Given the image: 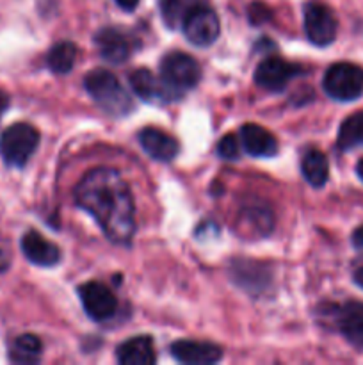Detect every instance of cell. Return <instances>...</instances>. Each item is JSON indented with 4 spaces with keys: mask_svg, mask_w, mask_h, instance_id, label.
Masks as SVG:
<instances>
[{
    "mask_svg": "<svg viewBox=\"0 0 363 365\" xmlns=\"http://www.w3.org/2000/svg\"><path fill=\"white\" fill-rule=\"evenodd\" d=\"M274 227V217L269 207L263 205H248L242 209L241 217H238V230L244 235H253L255 237H263L269 235Z\"/></svg>",
    "mask_w": 363,
    "mask_h": 365,
    "instance_id": "cell-18",
    "label": "cell"
},
{
    "mask_svg": "<svg viewBox=\"0 0 363 365\" xmlns=\"http://www.w3.org/2000/svg\"><path fill=\"white\" fill-rule=\"evenodd\" d=\"M322 88L330 98L352 102L363 95V68L352 63H337L327 68Z\"/></svg>",
    "mask_w": 363,
    "mask_h": 365,
    "instance_id": "cell-4",
    "label": "cell"
},
{
    "mask_svg": "<svg viewBox=\"0 0 363 365\" xmlns=\"http://www.w3.org/2000/svg\"><path fill=\"white\" fill-rule=\"evenodd\" d=\"M217 153L226 160H237L241 157V139L233 134H226L217 145Z\"/></svg>",
    "mask_w": 363,
    "mask_h": 365,
    "instance_id": "cell-24",
    "label": "cell"
},
{
    "mask_svg": "<svg viewBox=\"0 0 363 365\" xmlns=\"http://www.w3.org/2000/svg\"><path fill=\"white\" fill-rule=\"evenodd\" d=\"M301 173L305 180L313 187H322L330 177L327 157L319 150H308L301 160Z\"/></svg>",
    "mask_w": 363,
    "mask_h": 365,
    "instance_id": "cell-19",
    "label": "cell"
},
{
    "mask_svg": "<svg viewBox=\"0 0 363 365\" xmlns=\"http://www.w3.org/2000/svg\"><path fill=\"white\" fill-rule=\"evenodd\" d=\"M114 2H116L117 6L121 7V9H125V11H134L135 7H137L139 0H114Z\"/></svg>",
    "mask_w": 363,
    "mask_h": 365,
    "instance_id": "cell-28",
    "label": "cell"
},
{
    "mask_svg": "<svg viewBox=\"0 0 363 365\" xmlns=\"http://www.w3.org/2000/svg\"><path fill=\"white\" fill-rule=\"evenodd\" d=\"M39 145V132L28 123H14L0 138V155L7 166L23 168Z\"/></svg>",
    "mask_w": 363,
    "mask_h": 365,
    "instance_id": "cell-3",
    "label": "cell"
},
{
    "mask_svg": "<svg viewBox=\"0 0 363 365\" xmlns=\"http://www.w3.org/2000/svg\"><path fill=\"white\" fill-rule=\"evenodd\" d=\"M139 145L152 159L159 163H171L180 153V145L173 135L159 130V128L146 127L137 134Z\"/></svg>",
    "mask_w": 363,
    "mask_h": 365,
    "instance_id": "cell-14",
    "label": "cell"
},
{
    "mask_svg": "<svg viewBox=\"0 0 363 365\" xmlns=\"http://www.w3.org/2000/svg\"><path fill=\"white\" fill-rule=\"evenodd\" d=\"M130 86L135 95L146 103H155V106H166L182 98L180 93L171 89L162 77H157L149 70H135L130 73Z\"/></svg>",
    "mask_w": 363,
    "mask_h": 365,
    "instance_id": "cell-10",
    "label": "cell"
},
{
    "mask_svg": "<svg viewBox=\"0 0 363 365\" xmlns=\"http://www.w3.org/2000/svg\"><path fill=\"white\" fill-rule=\"evenodd\" d=\"M333 323L342 337L354 348L363 349V303L347 302L333 307Z\"/></svg>",
    "mask_w": 363,
    "mask_h": 365,
    "instance_id": "cell-11",
    "label": "cell"
},
{
    "mask_svg": "<svg viewBox=\"0 0 363 365\" xmlns=\"http://www.w3.org/2000/svg\"><path fill=\"white\" fill-rule=\"evenodd\" d=\"M302 73L298 64H292L281 57H267L258 64L255 71V82L260 88L267 89L270 93L283 91L288 86V82L294 77Z\"/></svg>",
    "mask_w": 363,
    "mask_h": 365,
    "instance_id": "cell-9",
    "label": "cell"
},
{
    "mask_svg": "<svg viewBox=\"0 0 363 365\" xmlns=\"http://www.w3.org/2000/svg\"><path fill=\"white\" fill-rule=\"evenodd\" d=\"M337 145L344 152L363 146V110L344 120L340 130H338Z\"/></svg>",
    "mask_w": 363,
    "mask_h": 365,
    "instance_id": "cell-22",
    "label": "cell"
},
{
    "mask_svg": "<svg viewBox=\"0 0 363 365\" xmlns=\"http://www.w3.org/2000/svg\"><path fill=\"white\" fill-rule=\"evenodd\" d=\"M77 46L71 41H60L50 48L46 56V64L53 73H68L77 61Z\"/></svg>",
    "mask_w": 363,
    "mask_h": 365,
    "instance_id": "cell-21",
    "label": "cell"
},
{
    "mask_svg": "<svg viewBox=\"0 0 363 365\" xmlns=\"http://www.w3.org/2000/svg\"><path fill=\"white\" fill-rule=\"evenodd\" d=\"M85 91L96 106L110 116H125L134 109V100L109 70H93L84 78Z\"/></svg>",
    "mask_w": 363,
    "mask_h": 365,
    "instance_id": "cell-2",
    "label": "cell"
},
{
    "mask_svg": "<svg viewBox=\"0 0 363 365\" xmlns=\"http://www.w3.org/2000/svg\"><path fill=\"white\" fill-rule=\"evenodd\" d=\"M78 207L91 214L103 234L117 245H128L135 232V205L128 184L112 168H95L75 187Z\"/></svg>",
    "mask_w": 363,
    "mask_h": 365,
    "instance_id": "cell-1",
    "label": "cell"
},
{
    "mask_svg": "<svg viewBox=\"0 0 363 365\" xmlns=\"http://www.w3.org/2000/svg\"><path fill=\"white\" fill-rule=\"evenodd\" d=\"M352 280H354V284L358 285L359 289H363V266L358 267V269L354 271V274H352Z\"/></svg>",
    "mask_w": 363,
    "mask_h": 365,
    "instance_id": "cell-29",
    "label": "cell"
},
{
    "mask_svg": "<svg viewBox=\"0 0 363 365\" xmlns=\"http://www.w3.org/2000/svg\"><path fill=\"white\" fill-rule=\"evenodd\" d=\"M185 38L196 46H209L219 38V18L210 7L194 6L182 24Z\"/></svg>",
    "mask_w": 363,
    "mask_h": 365,
    "instance_id": "cell-6",
    "label": "cell"
},
{
    "mask_svg": "<svg viewBox=\"0 0 363 365\" xmlns=\"http://www.w3.org/2000/svg\"><path fill=\"white\" fill-rule=\"evenodd\" d=\"M95 45L102 59L110 64L125 63L132 53V39L123 31L114 27H105L96 32Z\"/></svg>",
    "mask_w": 363,
    "mask_h": 365,
    "instance_id": "cell-12",
    "label": "cell"
},
{
    "mask_svg": "<svg viewBox=\"0 0 363 365\" xmlns=\"http://www.w3.org/2000/svg\"><path fill=\"white\" fill-rule=\"evenodd\" d=\"M78 298L85 314L96 323H105L117 310L116 296L102 282H88L78 287Z\"/></svg>",
    "mask_w": 363,
    "mask_h": 365,
    "instance_id": "cell-8",
    "label": "cell"
},
{
    "mask_svg": "<svg viewBox=\"0 0 363 365\" xmlns=\"http://www.w3.org/2000/svg\"><path fill=\"white\" fill-rule=\"evenodd\" d=\"M43 344L36 335L25 334L14 339L9 349V359L14 364H36L41 359Z\"/></svg>",
    "mask_w": 363,
    "mask_h": 365,
    "instance_id": "cell-20",
    "label": "cell"
},
{
    "mask_svg": "<svg viewBox=\"0 0 363 365\" xmlns=\"http://www.w3.org/2000/svg\"><path fill=\"white\" fill-rule=\"evenodd\" d=\"M241 146L253 157H273L278 152V141L269 130L256 123H246L241 128Z\"/></svg>",
    "mask_w": 363,
    "mask_h": 365,
    "instance_id": "cell-16",
    "label": "cell"
},
{
    "mask_svg": "<svg viewBox=\"0 0 363 365\" xmlns=\"http://www.w3.org/2000/svg\"><path fill=\"white\" fill-rule=\"evenodd\" d=\"M267 16H269V7H265L263 4H253L249 7V18H251V21L255 25H260L262 21H265Z\"/></svg>",
    "mask_w": 363,
    "mask_h": 365,
    "instance_id": "cell-25",
    "label": "cell"
},
{
    "mask_svg": "<svg viewBox=\"0 0 363 365\" xmlns=\"http://www.w3.org/2000/svg\"><path fill=\"white\" fill-rule=\"evenodd\" d=\"M116 356L121 365H153L157 362L155 346L148 335H137L125 341L117 348Z\"/></svg>",
    "mask_w": 363,
    "mask_h": 365,
    "instance_id": "cell-17",
    "label": "cell"
},
{
    "mask_svg": "<svg viewBox=\"0 0 363 365\" xmlns=\"http://www.w3.org/2000/svg\"><path fill=\"white\" fill-rule=\"evenodd\" d=\"M7 264H9V260H7L6 252H2V250H0V271L7 269Z\"/></svg>",
    "mask_w": 363,
    "mask_h": 365,
    "instance_id": "cell-30",
    "label": "cell"
},
{
    "mask_svg": "<svg viewBox=\"0 0 363 365\" xmlns=\"http://www.w3.org/2000/svg\"><path fill=\"white\" fill-rule=\"evenodd\" d=\"M338 21L333 11L324 4L312 2L305 7V32L315 46H327L335 41Z\"/></svg>",
    "mask_w": 363,
    "mask_h": 365,
    "instance_id": "cell-7",
    "label": "cell"
},
{
    "mask_svg": "<svg viewBox=\"0 0 363 365\" xmlns=\"http://www.w3.org/2000/svg\"><path fill=\"white\" fill-rule=\"evenodd\" d=\"M194 6H198L196 0H159L160 16L169 29L182 27L185 16Z\"/></svg>",
    "mask_w": 363,
    "mask_h": 365,
    "instance_id": "cell-23",
    "label": "cell"
},
{
    "mask_svg": "<svg viewBox=\"0 0 363 365\" xmlns=\"http://www.w3.org/2000/svg\"><path fill=\"white\" fill-rule=\"evenodd\" d=\"M351 242H352V248H354L356 252L362 253V255H363V227L356 228V230L352 232Z\"/></svg>",
    "mask_w": 363,
    "mask_h": 365,
    "instance_id": "cell-26",
    "label": "cell"
},
{
    "mask_svg": "<svg viewBox=\"0 0 363 365\" xmlns=\"http://www.w3.org/2000/svg\"><path fill=\"white\" fill-rule=\"evenodd\" d=\"M21 252L28 262L39 267H52L60 260L59 248L36 230H28L21 237Z\"/></svg>",
    "mask_w": 363,
    "mask_h": 365,
    "instance_id": "cell-15",
    "label": "cell"
},
{
    "mask_svg": "<svg viewBox=\"0 0 363 365\" xmlns=\"http://www.w3.org/2000/svg\"><path fill=\"white\" fill-rule=\"evenodd\" d=\"M356 175L359 177V180H363V159L359 160L358 166H356Z\"/></svg>",
    "mask_w": 363,
    "mask_h": 365,
    "instance_id": "cell-31",
    "label": "cell"
},
{
    "mask_svg": "<svg viewBox=\"0 0 363 365\" xmlns=\"http://www.w3.org/2000/svg\"><path fill=\"white\" fill-rule=\"evenodd\" d=\"M162 81L184 96L185 91L196 88L201 81V66L192 56L184 52H171L160 61Z\"/></svg>",
    "mask_w": 363,
    "mask_h": 365,
    "instance_id": "cell-5",
    "label": "cell"
},
{
    "mask_svg": "<svg viewBox=\"0 0 363 365\" xmlns=\"http://www.w3.org/2000/svg\"><path fill=\"white\" fill-rule=\"evenodd\" d=\"M171 355L182 364L210 365L223 359V349L212 342L177 341L171 344Z\"/></svg>",
    "mask_w": 363,
    "mask_h": 365,
    "instance_id": "cell-13",
    "label": "cell"
},
{
    "mask_svg": "<svg viewBox=\"0 0 363 365\" xmlns=\"http://www.w3.org/2000/svg\"><path fill=\"white\" fill-rule=\"evenodd\" d=\"M7 107H9V95H7L4 89H0V120H2L4 113L7 110Z\"/></svg>",
    "mask_w": 363,
    "mask_h": 365,
    "instance_id": "cell-27",
    "label": "cell"
}]
</instances>
